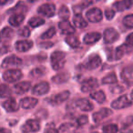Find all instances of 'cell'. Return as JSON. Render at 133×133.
Masks as SVG:
<instances>
[{
	"instance_id": "cell-34",
	"label": "cell",
	"mask_w": 133,
	"mask_h": 133,
	"mask_svg": "<svg viewBox=\"0 0 133 133\" xmlns=\"http://www.w3.org/2000/svg\"><path fill=\"white\" fill-rule=\"evenodd\" d=\"M118 131V128L116 124H109L103 127L104 133H117Z\"/></svg>"
},
{
	"instance_id": "cell-2",
	"label": "cell",
	"mask_w": 133,
	"mask_h": 133,
	"mask_svg": "<svg viewBox=\"0 0 133 133\" xmlns=\"http://www.w3.org/2000/svg\"><path fill=\"white\" fill-rule=\"evenodd\" d=\"M22 72L19 69H8L3 73V78L8 83H14L17 81L22 78Z\"/></svg>"
},
{
	"instance_id": "cell-6",
	"label": "cell",
	"mask_w": 133,
	"mask_h": 133,
	"mask_svg": "<svg viewBox=\"0 0 133 133\" xmlns=\"http://www.w3.org/2000/svg\"><path fill=\"white\" fill-rule=\"evenodd\" d=\"M86 17H87L88 20L89 22L92 23H98L99 21L102 20V17H103V13L102 11L98 8H93L91 9H89V11L86 14Z\"/></svg>"
},
{
	"instance_id": "cell-26",
	"label": "cell",
	"mask_w": 133,
	"mask_h": 133,
	"mask_svg": "<svg viewBox=\"0 0 133 133\" xmlns=\"http://www.w3.org/2000/svg\"><path fill=\"white\" fill-rule=\"evenodd\" d=\"M90 97L93 98L94 100H96L98 103H103L106 100V95L103 91L98 90V91H95L92 92L90 94Z\"/></svg>"
},
{
	"instance_id": "cell-28",
	"label": "cell",
	"mask_w": 133,
	"mask_h": 133,
	"mask_svg": "<svg viewBox=\"0 0 133 133\" xmlns=\"http://www.w3.org/2000/svg\"><path fill=\"white\" fill-rule=\"evenodd\" d=\"M12 90L8 85L1 84L0 85V98H10Z\"/></svg>"
},
{
	"instance_id": "cell-50",
	"label": "cell",
	"mask_w": 133,
	"mask_h": 133,
	"mask_svg": "<svg viewBox=\"0 0 133 133\" xmlns=\"http://www.w3.org/2000/svg\"><path fill=\"white\" fill-rule=\"evenodd\" d=\"M92 133H98V132H92Z\"/></svg>"
},
{
	"instance_id": "cell-29",
	"label": "cell",
	"mask_w": 133,
	"mask_h": 133,
	"mask_svg": "<svg viewBox=\"0 0 133 133\" xmlns=\"http://www.w3.org/2000/svg\"><path fill=\"white\" fill-rule=\"evenodd\" d=\"M14 36V30L12 28H4L1 31H0V38L2 39H9Z\"/></svg>"
},
{
	"instance_id": "cell-37",
	"label": "cell",
	"mask_w": 133,
	"mask_h": 133,
	"mask_svg": "<svg viewBox=\"0 0 133 133\" xmlns=\"http://www.w3.org/2000/svg\"><path fill=\"white\" fill-rule=\"evenodd\" d=\"M88 121H89V118H88V116H86V115H82V116H80L79 118L77 119V123H78V126L85 125V124L88 123Z\"/></svg>"
},
{
	"instance_id": "cell-40",
	"label": "cell",
	"mask_w": 133,
	"mask_h": 133,
	"mask_svg": "<svg viewBox=\"0 0 133 133\" xmlns=\"http://www.w3.org/2000/svg\"><path fill=\"white\" fill-rule=\"evenodd\" d=\"M98 1H99V0H83L81 5L83 8H86V6H91V5L95 4V3H97Z\"/></svg>"
},
{
	"instance_id": "cell-14",
	"label": "cell",
	"mask_w": 133,
	"mask_h": 133,
	"mask_svg": "<svg viewBox=\"0 0 133 133\" xmlns=\"http://www.w3.org/2000/svg\"><path fill=\"white\" fill-rule=\"evenodd\" d=\"M58 28L60 29L61 33L65 34V35H72L75 33L76 29L69 22L68 20H63L61 22H59L58 24Z\"/></svg>"
},
{
	"instance_id": "cell-36",
	"label": "cell",
	"mask_w": 133,
	"mask_h": 133,
	"mask_svg": "<svg viewBox=\"0 0 133 133\" xmlns=\"http://www.w3.org/2000/svg\"><path fill=\"white\" fill-rule=\"evenodd\" d=\"M30 29L28 28V26H24L21 30L18 31V34L21 36V37H28L30 36Z\"/></svg>"
},
{
	"instance_id": "cell-33",
	"label": "cell",
	"mask_w": 133,
	"mask_h": 133,
	"mask_svg": "<svg viewBox=\"0 0 133 133\" xmlns=\"http://www.w3.org/2000/svg\"><path fill=\"white\" fill-rule=\"evenodd\" d=\"M57 33V30L55 28H49L46 31H45L44 33L41 35V38L42 39H49L51 37H53Z\"/></svg>"
},
{
	"instance_id": "cell-15",
	"label": "cell",
	"mask_w": 133,
	"mask_h": 133,
	"mask_svg": "<svg viewBox=\"0 0 133 133\" xmlns=\"http://www.w3.org/2000/svg\"><path fill=\"white\" fill-rule=\"evenodd\" d=\"M133 6V0H121V1H117L113 4V8L117 11H125L129 9Z\"/></svg>"
},
{
	"instance_id": "cell-43",
	"label": "cell",
	"mask_w": 133,
	"mask_h": 133,
	"mask_svg": "<svg viewBox=\"0 0 133 133\" xmlns=\"http://www.w3.org/2000/svg\"><path fill=\"white\" fill-rule=\"evenodd\" d=\"M111 92L113 93H120L123 91V89L121 88V86H115V87L111 88Z\"/></svg>"
},
{
	"instance_id": "cell-16",
	"label": "cell",
	"mask_w": 133,
	"mask_h": 133,
	"mask_svg": "<svg viewBox=\"0 0 133 133\" xmlns=\"http://www.w3.org/2000/svg\"><path fill=\"white\" fill-rule=\"evenodd\" d=\"M3 108L6 109L8 112H16L18 110L19 106L17 103L15 98H8L6 101L3 103Z\"/></svg>"
},
{
	"instance_id": "cell-51",
	"label": "cell",
	"mask_w": 133,
	"mask_h": 133,
	"mask_svg": "<svg viewBox=\"0 0 133 133\" xmlns=\"http://www.w3.org/2000/svg\"><path fill=\"white\" fill-rule=\"evenodd\" d=\"M74 133H79V132H74Z\"/></svg>"
},
{
	"instance_id": "cell-13",
	"label": "cell",
	"mask_w": 133,
	"mask_h": 133,
	"mask_svg": "<svg viewBox=\"0 0 133 133\" xmlns=\"http://www.w3.org/2000/svg\"><path fill=\"white\" fill-rule=\"evenodd\" d=\"M111 114H112V110H111V109H108V108H103V109H99L98 111L95 112L94 114H93L92 118H93L94 122L98 123V122L102 121L104 118H106L109 116H110Z\"/></svg>"
},
{
	"instance_id": "cell-5",
	"label": "cell",
	"mask_w": 133,
	"mask_h": 133,
	"mask_svg": "<svg viewBox=\"0 0 133 133\" xmlns=\"http://www.w3.org/2000/svg\"><path fill=\"white\" fill-rule=\"evenodd\" d=\"M103 38L104 42L106 44H111V43H114L115 41H117L119 38V34L113 28H109L104 31Z\"/></svg>"
},
{
	"instance_id": "cell-44",
	"label": "cell",
	"mask_w": 133,
	"mask_h": 133,
	"mask_svg": "<svg viewBox=\"0 0 133 133\" xmlns=\"http://www.w3.org/2000/svg\"><path fill=\"white\" fill-rule=\"evenodd\" d=\"M45 133H58V130L54 127H48L45 130Z\"/></svg>"
},
{
	"instance_id": "cell-3",
	"label": "cell",
	"mask_w": 133,
	"mask_h": 133,
	"mask_svg": "<svg viewBox=\"0 0 133 133\" xmlns=\"http://www.w3.org/2000/svg\"><path fill=\"white\" fill-rule=\"evenodd\" d=\"M40 129V123L37 119H28L21 127V130L24 133L37 132Z\"/></svg>"
},
{
	"instance_id": "cell-39",
	"label": "cell",
	"mask_w": 133,
	"mask_h": 133,
	"mask_svg": "<svg viewBox=\"0 0 133 133\" xmlns=\"http://www.w3.org/2000/svg\"><path fill=\"white\" fill-rule=\"evenodd\" d=\"M43 74H44V72H43V70L40 69H33V70L31 71V73H30L31 77H33V78H39V77H41Z\"/></svg>"
},
{
	"instance_id": "cell-41",
	"label": "cell",
	"mask_w": 133,
	"mask_h": 133,
	"mask_svg": "<svg viewBox=\"0 0 133 133\" xmlns=\"http://www.w3.org/2000/svg\"><path fill=\"white\" fill-rule=\"evenodd\" d=\"M70 128H71V124L65 123V124H62V125L59 127L58 130L60 131V132H64V131H66L69 129H70Z\"/></svg>"
},
{
	"instance_id": "cell-18",
	"label": "cell",
	"mask_w": 133,
	"mask_h": 133,
	"mask_svg": "<svg viewBox=\"0 0 133 133\" xmlns=\"http://www.w3.org/2000/svg\"><path fill=\"white\" fill-rule=\"evenodd\" d=\"M76 105L82 111H90L94 109L93 104L87 98H79V99H78L76 102Z\"/></svg>"
},
{
	"instance_id": "cell-12",
	"label": "cell",
	"mask_w": 133,
	"mask_h": 133,
	"mask_svg": "<svg viewBox=\"0 0 133 133\" xmlns=\"http://www.w3.org/2000/svg\"><path fill=\"white\" fill-rule=\"evenodd\" d=\"M69 95H70V92L68 90L58 93V94L52 97L51 99H50V103L54 106L60 105V104H62L63 102H65L68 98H69Z\"/></svg>"
},
{
	"instance_id": "cell-42",
	"label": "cell",
	"mask_w": 133,
	"mask_h": 133,
	"mask_svg": "<svg viewBox=\"0 0 133 133\" xmlns=\"http://www.w3.org/2000/svg\"><path fill=\"white\" fill-rule=\"evenodd\" d=\"M126 44H127L128 46H133V33L129 34L127 37V38H126Z\"/></svg>"
},
{
	"instance_id": "cell-49",
	"label": "cell",
	"mask_w": 133,
	"mask_h": 133,
	"mask_svg": "<svg viewBox=\"0 0 133 133\" xmlns=\"http://www.w3.org/2000/svg\"><path fill=\"white\" fill-rule=\"evenodd\" d=\"M130 96H131V98L133 99V90L131 91V94H130Z\"/></svg>"
},
{
	"instance_id": "cell-45",
	"label": "cell",
	"mask_w": 133,
	"mask_h": 133,
	"mask_svg": "<svg viewBox=\"0 0 133 133\" xmlns=\"http://www.w3.org/2000/svg\"><path fill=\"white\" fill-rule=\"evenodd\" d=\"M53 43L52 42H43V44H40V46L42 48H50V46H53Z\"/></svg>"
},
{
	"instance_id": "cell-27",
	"label": "cell",
	"mask_w": 133,
	"mask_h": 133,
	"mask_svg": "<svg viewBox=\"0 0 133 133\" xmlns=\"http://www.w3.org/2000/svg\"><path fill=\"white\" fill-rule=\"evenodd\" d=\"M127 48H128V45L125 44V45H121V46H118L116 48V51H115V58L116 60H118V59L122 58L123 56L126 54L127 52Z\"/></svg>"
},
{
	"instance_id": "cell-47",
	"label": "cell",
	"mask_w": 133,
	"mask_h": 133,
	"mask_svg": "<svg viewBox=\"0 0 133 133\" xmlns=\"http://www.w3.org/2000/svg\"><path fill=\"white\" fill-rule=\"evenodd\" d=\"M8 2H9V0H0V6H4Z\"/></svg>"
},
{
	"instance_id": "cell-25",
	"label": "cell",
	"mask_w": 133,
	"mask_h": 133,
	"mask_svg": "<svg viewBox=\"0 0 133 133\" xmlns=\"http://www.w3.org/2000/svg\"><path fill=\"white\" fill-rule=\"evenodd\" d=\"M69 75L68 73H60V74H57L52 78V81L56 84H62L65 83L69 80Z\"/></svg>"
},
{
	"instance_id": "cell-19",
	"label": "cell",
	"mask_w": 133,
	"mask_h": 133,
	"mask_svg": "<svg viewBox=\"0 0 133 133\" xmlns=\"http://www.w3.org/2000/svg\"><path fill=\"white\" fill-rule=\"evenodd\" d=\"M101 38V34L98 32H90L88 33L84 36V43L85 44H94V43L98 42L99 39Z\"/></svg>"
},
{
	"instance_id": "cell-20",
	"label": "cell",
	"mask_w": 133,
	"mask_h": 133,
	"mask_svg": "<svg viewBox=\"0 0 133 133\" xmlns=\"http://www.w3.org/2000/svg\"><path fill=\"white\" fill-rule=\"evenodd\" d=\"M33 46V42L31 40H21L16 43V49L19 52H26Z\"/></svg>"
},
{
	"instance_id": "cell-11",
	"label": "cell",
	"mask_w": 133,
	"mask_h": 133,
	"mask_svg": "<svg viewBox=\"0 0 133 133\" xmlns=\"http://www.w3.org/2000/svg\"><path fill=\"white\" fill-rule=\"evenodd\" d=\"M98 82L97 80V78H89L88 79H86L85 81H83V83L81 85V91L82 92H90L93 89L98 88Z\"/></svg>"
},
{
	"instance_id": "cell-31",
	"label": "cell",
	"mask_w": 133,
	"mask_h": 133,
	"mask_svg": "<svg viewBox=\"0 0 133 133\" xmlns=\"http://www.w3.org/2000/svg\"><path fill=\"white\" fill-rule=\"evenodd\" d=\"M28 24H29V26H32V28H38V26L45 24V20L43 18H41V17H34L29 19Z\"/></svg>"
},
{
	"instance_id": "cell-8",
	"label": "cell",
	"mask_w": 133,
	"mask_h": 133,
	"mask_svg": "<svg viewBox=\"0 0 133 133\" xmlns=\"http://www.w3.org/2000/svg\"><path fill=\"white\" fill-rule=\"evenodd\" d=\"M102 60L101 57L98 55H92L87 59L85 63V68L89 70H93V69H98V66L101 65Z\"/></svg>"
},
{
	"instance_id": "cell-48",
	"label": "cell",
	"mask_w": 133,
	"mask_h": 133,
	"mask_svg": "<svg viewBox=\"0 0 133 133\" xmlns=\"http://www.w3.org/2000/svg\"><path fill=\"white\" fill-rule=\"evenodd\" d=\"M36 1H37V0H28V2H30V3H34V2H36Z\"/></svg>"
},
{
	"instance_id": "cell-17",
	"label": "cell",
	"mask_w": 133,
	"mask_h": 133,
	"mask_svg": "<svg viewBox=\"0 0 133 133\" xmlns=\"http://www.w3.org/2000/svg\"><path fill=\"white\" fill-rule=\"evenodd\" d=\"M38 100L35 98H32V97H26L21 99L20 101V106L21 108L25 109H31L33 108H35L37 106Z\"/></svg>"
},
{
	"instance_id": "cell-4",
	"label": "cell",
	"mask_w": 133,
	"mask_h": 133,
	"mask_svg": "<svg viewBox=\"0 0 133 133\" xmlns=\"http://www.w3.org/2000/svg\"><path fill=\"white\" fill-rule=\"evenodd\" d=\"M131 105H132V101L129 100V98L126 95H122V96L118 97L117 99H115L111 103L112 109H122L125 108L130 107Z\"/></svg>"
},
{
	"instance_id": "cell-38",
	"label": "cell",
	"mask_w": 133,
	"mask_h": 133,
	"mask_svg": "<svg viewBox=\"0 0 133 133\" xmlns=\"http://www.w3.org/2000/svg\"><path fill=\"white\" fill-rule=\"evenodd\" d=\"M105 16L108 20H111L115 17V11L111 8H108V9L105 10Z\"/></svg>"
},
{
	"instance_id": "cell-22",
	"label": "cell",
	"mask_w": 133,
	"mask_h": 133,
	"mask_svg": "<svg viewBox=\"0 0 133 133\" xmlns=\"http://www.w3.org/2000/svg\"><path fill=\"white\" fill-rule=\"evenodd\" d=\"M25 19V15L22 13H17V14H14L8 19V22L11 26H19L21 24L23 23Z\"/></svg>"
},
{
	"instance_id": "cell-21",
	"label": "cell",
	"mask_w": 133,
	"mask_h": 133,
	"mask_svg": "<svg viewBox=\"0 0 133 133\" xmlns=\"http://www.w3.org/2000/svg\"><path fill=\"white\" fill-rule=\"evenodd\" d=\"M30 87H31V84L28 81H22L19 82V83L16 84L15 85V92L17 94L20 95V94H24V93L28 92L30 89Z\"/></svg>"
},
{
	"instance_id": "cell-30",
	"label": "cell",
	"mask_w": 133,
	"mask_h": 133,
	"mask_svg": "<svg viewBox=\"0 0 133 133\" xmlns=\"http://www.w3.org/2000/svg\"><path fill=\"white\" fill-rule=\"evenodd\" d=\"M58 17L62 20H68L70 17V12L66 6H62L58 10Z\"/></svg>"
},
{
	"instance_id": "cell-10",
	"label": "cell",
	"mask_w": 133,
	"mask_h": 133,
	"mask_svg": "<svg viewBox=\"0 0 133 133\" xmlns=\"http://www.w3.org/2000/svg\"><path fill=\"white\" fill-rule=\"evenodd\" d=\"M49 84L46 81L39 82L37 83L35 87L32 89V93L34 95H37V96H43V95H46V93H48L49 91Z\"/></svg>"
},
{
	"instance_id": "cell-35",
	"label": "cell",
	"mask_w": 133,
	"mask_h": 133,
	"mask_svg": "<svg viewBox=\"0 0 133 133\" xmlns=\"http://www.w3.org/2000/svg\"><path fill=\"white\" fill-rule=\"evenodd\" d=\"M123 25L128 28H133V15H128L124 17L122 20Z\"/></svg>"
},
{
	"instance_id": "cell-7",
	"label": "cell",
	"mask_w": 133,
	"mask_h": 133,
	"mask_svg": "<svg viewBox=\"0 0 133 133\" xmlns=\"http://www.w3.org/2000/svg\"><path fill=\"white\" fill-rule=\"evenodd\" d=\"M37 13L45 17H51L56 13V6L54 4H44L38 8Z\"/></svg>"
},
{
	"instance_id": "cell-23",
	"label": "cell",
	"mask_w": 133,
	"mask_h": 133,
	"mask_svg": "<svg viewBox=\"0 0 133 133\" xmlns=\"http://www.w3.org/2000/svg\"><path fill=\"white\" fill-rule=\"evenodd\" d=\"M73 23L74 26L78 28H84L88 26V22L83 18L81 15H75L73 17Z\"/></svg>"
},
{
	"instance_id": "cell-46",
	"label": "cell",
	"mask_w": 133,
	"mask_h": 133,
	"mask_svg": "<svg viewBox=\"0 0 133 133\" xmlns=\"http://www.w3.org/2000/svg\"><path fill=\"white\" fill-rule=\"evenodd\" d=\"M0 133H12L11 130L8 129H5V128H1L0 129Z\"/></svg>"
},
{
	"instance_id": "cell-9",
	"label": "cell",
	"mask_w": 133,
	"mask_h": 133,
	"mask_svg": "<svg viewBox=\"0 0 133 133\" xmlns=\"http://www.w3.org/2000/svg\"><path fill=\"white\" fill-rule=\"evenodd\" d=\"M22 64V59L19 58L17 56H10L3 60L2 68L3 69H9L14 66H18Z\"/></svg>"
},
{
	"instance_id": "cell-1",
	"label": "cell",
	"mask_w": 133,
	"mask_h": 133,
	"mask_svg": "<svg viewBox=\"0 0 133 133\" xmlns=\"http://www.w3.org/2000/svg\"><path fill=\"white\" fill-rule=\"evenodd\" d=\"M50 62L54 70H60L66 63V54L62 51H54L50 55Z\"/></svg>"
},
{
	"instance_id": "cell-32",
	"label": "cell",
	"mask_w": 133,
	"mask_h": 133,
	"mask_svg": "<svg viewBox=\"0 0 133 133\" xmlns=\"http://www.w3.org/2000/svg\"><path fill=\"white\" fill-rule=\"evenodd\" d=\"M118 82V78L115 73H110L102 78V84H115Z\"/></svg>"
},
{
	"instance_id": "cell-24",
	"label": "cell",
	"mask_w": 133,
	"mask_h": 133,
	"mask_svg": "<svg viewBox=\"0 0 133 133\" xmlns=\"http://www.w3.org/2000/svg\"><path fill=\"white\" fill-rule=\"evenodd\" d=\"M65 41L69 46H71L72 48H78L80 46V41L79 39L77 37L75 36H72V35H69L66 36V38H65Z\"/></svg>"
}]
</instances>
